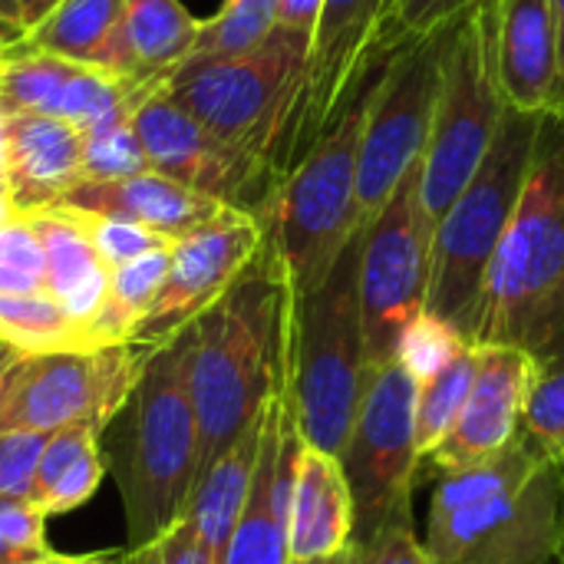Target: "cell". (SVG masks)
<instances>
[{"mask_svg": "<svg viewBox=\"0 0 564 564\" xmlns=\"http://www.w3.org/2000/svg\"><path fill=\"white\" fill-rule=\"evenodd\" d=\"M59 0H20V17H23V26H36Z\"/></svg>", "mask_w": 564, "mask_h": 564, "instance_id": "cell-45", "label": "cell"}, {"mask_svg": "<svg viewBox=\"0 0 564 564\" xmlns=\"http://www.w3.org/2000/svg\"><path fill=\"white\" fill-rule=\"evenodd\" d=\"M50 436L46 433H0V496L30 499L36 469Z\"/></svg>", "mask_w": 564, "mask_h": 564, "instance_id": "cell-37", "label": "cell"}, {"mask_svg": "<svg viewBox=\"0 0 564 564\" xmlns=\"http://www.w3.org/2000/svg\"><path fill=\"white\" fill-rule=\"evenodd\" d=\"M122 7H126V0H59L3 56L53 53V56L73 59V63L102 66V69L119 73Z\"/></svg>", "mask_w": 564, "mask_h": 564, "instance_id": "cell-26", "label": "cell"}, {"mask_svg": "<svg viewBox=\"0 0 564 564\" xmlns=\"http://www.w3.org/2000/svg\"><path fill=\"white\" fill-rule=\"evenodd\" d=\"M423 545L436 564L558 562V466L516 440L486 466L440 476Z\"/></svg>", "mask_w": 564, "mask_h": 564, "instance_id": "cell-3", "label": "cell"}, {"mask_svg": "<svg viewBox=\"0 0 564 564\" xmlns=\"http://www.w3.org/2000/svg\"><path fill=\"white\" fill-rule=\"evenodd\" d=\"M479 3H489V0H400V7H397V43L436 33Z\"/></svg>", "mask_w": 564, "mask_h": 564, "instance_id": "cell-39", "label": "cell"}, {"mask_svg": "<svg viewBox=\"0 0 564 564\" xmlns=\"http://www.w3.org/2000/svg\"><path fill=\"white\" fill-rule=\"evenodd\" d=\"M397 7L400 0H324L311 33L291 165L357 106L383 59L400 46Z\"/></svg>", "mask_w": 564, "mask_h": 564, "instance_id": "cell-14", "label": "cell"}, {"mask_svg": "<svg viewBox=\"0 0 564 564\" xmlns=\"http://www.w3.org/2000/svg\"><path fill=\"white\" fill-rule=\"evenodd\" d=\"M360 238L317 288L291 294L288 397L301 443L327 456L344 449L373 377L360 317Z\"/></svg>", "mask_w": 564, "mask_h": 564, "instance_id": "cell-5", "label": "cell"}, {"mask_svg": "<svg viewBox=\"0 0 564 564\" xmlns=\"http://www.w3.org/2000/svg\"><path fill=\"white\" fill-rule=\"evenodd\" d=\"M30 564H129V549H119V552H96V555H59V552H50L43 558Z\"/></svg>", "mask_w": 564, "mask_h": 564, "instance_id": "cell-43", "label": "cell"}, {"mask_svg": "<svg viewBox=\"0 0 564 564\" xmlns=\"http://www.w3.org/2000/svg\"><path fill=\"white\" fill-rule=\"evenodd\" d=\"M542 119L545 116L506 109L492 149L433 231L426 311L453 324L473 344L486 278L519 208Z\"/></svg>", "mask_w": 564, "mask_h": 564, "instance_id": "cell-7", "label": "cell"}, {"mask_svg": "<svg viewBox=\"0 0 564 564\" xmlns=\"http://www.w3.org/2000/svg\"><path fill=\"white\" fill-rule=\"evenodd\" d=\"M291 284L268 241L188 334V393L198 420V479L288 383Z\"/></svg>", "mask_w": 564, "mask_h": 564, "instance_id": "cell-1", "label": "cell"}, {"mask_svg": "<svg viewBox=\"0 0 564 564\" xmlns=\"http://www.w3.org/2000/svg\"><path fill=\"white\" fill-rule=\"evenodd\" d=\"M291 562H321L354 549V502L337 456L297 449L288 506Z\"/></svg>", "mask_w": 564, "mask_h": 564, "instance_id": "cell-24", "label": "cell"}, {"mask_svg": "<svg viewBox=\"0 0 564 564\" xmlns=\"http://www.w3.org/2000/svg\"><path fill=\"white\" fill-rule=\"evenodd\" d=\"M122 433L109 453L126 509V549L159 542L182 522L198 476V420L188 393V334L149 350L116 416Z\"/></svg>", "mask_w": 564, "mask_h": 564, "instance_id": "cell-4", "label": "cell"}, {"mask_svg": "<svg viewBox=\"0 0 564 564\" xmlns=\"http://www.w3.org/2000/svg\"><path fill=\"white\" fill-rule=\"evenodd\" d=\"M10 294H50L43 248L23 212L0 225V297Z\"/></svg>", "mask_w": 564, "mask_h": 564, "instance_id": "cell-33", "label": "cell"}, {"mask_svg": "<svg viewBox=\"0 0 564 564\" xmlns=\"http://www.w3.org/2000/svg\"><path fill=\"white\" fill-rule=\"evenodd\" d=\"M297 564V562H291ZM301 564H357V552L354 549H347V552H340V555H334V558H321V562H301Z\"/></svg>", "mask_w": 564, "mask_h": 564, "instance_id": "cell-47", "label": "cell"}, {"mask_svg": "<svg viewBox=\"0 0 564 564\" xmlns=\"http://www.w3.org/2000/svg\"><path fill=\"white\" fill-rule=\"evenodd\" d=\"M202 20L182 0H126L119 26V76L165 86L192 56Z\"/></svg>", "mask_w": 564, "mask_h": 564, "instance_id": "cell-25", "label": "cell"}, {"mask_svg": "<svg viewBox=\"0 0 564 564\" xmlns=\"http://www.w3.org/2000/svg\"><path fill=\"white\" fill-rule=\"evenodd\" d=\"M159 86L126 79L102 66L73 63L53 53H13L0 59V109L40 112L93 129L129 116L135 102Z\"/></svg>", "mask_w": 564, "mask_h": 564, "instance_id": "cell-18", "label": "cell"}, {"mask_svg": "<svg viewBox=\"0 0 564 564\" xmlns=\"http://www.w3.org/2000/svg\"><path fill=\"white\" fill-rule=\"evenodd\" d=\"M364 99L367 93L288 169L261 215L268 241L288 274L291 294L317 288L364 231L357 212Z\"/></svg>", "mask_w": 564, "mask_h": 564, "instance_id": "cell-8", "label": "cell"}, {"mask_svg": "<svg viewBox=\"0 0 564 564\" xmlns=\"http://www.w3.org/2000/svg\"><path fill=\"white\" fill-rule=\"evenodd\" d=\"M443 30L403 40L367 89L357 159V212L364 228L380 215L410 169L423 162L440 93Z\"/></svg>", "mask_w": 564, "mask_h": 564, "instance_id": "cell-10", "label": "cell"}, {"mask_svg": "<svg viewBox=\"0 0 564 564\" xmlns=\"http://www.w3.org/2000/svg\"><path fill=\"white\" fill-rule=\"evenodd\" d=\"M354 552L357 564H436L430 558L423 539H416L410 512L387 522L367 545H354Z\"/></svg>", "mask_w": 564, "mask_h": 564, "instance_id": "cell-38", "label": "cell"}, {"mask_svg": "<svg viewBox=\"0 0 564 564\" xmlns=\"http://www.w3.org/2000/svg\"><path fill=\"white\" fill-rule=\"evenodd\" d=\"M129 122L152 172L221 205L254 215H264V208L271 205L278 175L218 139L162 86L135 102Z\"/></svg>", "mask_w": 564, "mask_h": 564, "instance_id": "cell-15", "label": "cell"}, {"mask_svg": "<svg viewBox=\"0 0 564 564\" xmlns=\"http://www.w3.org/2000/svg\"><path fill=\"white\" fill-rule=\"evenodd\" d=\"M149 350L112 344L93 350L23 354L0 387V433H99L122 413Z\"/></svg>", "mask_w": 564, "mask_h": 564, "instance_id": "cell-11", "label": "cell"}, {"mask_svg": "<svg viewBox=\"0 0 564 564\" xmlns=\"http://www.w3.org/2000/svg\"><path fill=\"white\" fill-rule=\"evenodd\" d=\"M0 182H3V178H0Z\"/></svg>", "mask_w": 564, "mask_h": 564, "instance_id": "cell-49", "label": "cell"}, {"mask_svg": "<svg viewBox=\"0 0 564 564\" xmlns=\"http://www.w3.org/2000/svg\"><path fill=\"white\" fill-rule=\"evenodd\" d=\"M476 357L479 350L469 347L459 354L449 367H443L436 377L416 383V449L420 459H426L453 430V423L463 413V403L469 397L473 377H476Z\"/></svg>", "mask_w": 564, "mask_h": 564, "instance_id": "cell-29", "label": "cell"}, {"mask_svg": "<svg viewBox=\"0 0 564 564\" xmlns=\"http://www.w3.org/2000/svg\"><path fill=\"white\" fill-rule=\"evenodd\" d=\"M26 26L20 17V0H0V56L23 40Z\"/></svg>", "mask_w": 564, "mask_h": 564, "instance_id": "cell-42", "label": "cell"}, {"mask_svg": "<svg viewBox=\"0 0 564 564\" xmlns=\"http://www.w3.org/2000/svg\"><path fill=\"white\" fill-rule=\"evenodd\" d=\"M23 354L13 347V344H7V340H0V387H3V380H7V373L13 370V364L20 360Z\"/></svg>", "mask_w": 564, "mask_h": 564, "instance_id": "cell-46", "label": "cell"}, {"mask_svg": "<svg viewBox=\"0 0 564 564\" xmlns=\"http://www.w3.org/2000/svg\"><path fill=\"white\" fill-rule=\"evenodd\" d=\"M519 440L545 463H564V357L535 364Z\"/></svg>", "mask_w": 564, "mask_h": 564, "instance_id": "cell-31", "label": "cell"}, {"mask_svg": "<svg viewBox=\"0 0 564 564\" xmlns=\"http://www.w3.org/2000/svg\"><path fill=\"white\" fill-rule=\"evenodd\" d=\"M129 116H116L86 129L83 182H116V178H129L149 169Z\"/></svg>", "mask_w": 564, "mask_h": 564, "instance_id": "cell-32", "label": "cell"}, {"mask_svg": "<svg viewBox=\"0 0 564 564\" xmlns=\"http://www.w3.org/2000/svg\"><path fill=\"white\" fill-rule=\"evenodd\" d=\"M506 109L492 63L489 3H479L443 30L440 93L420 162V195L433 225L482 165Z\"/></svg>", "mask_w": 564, "mask_h": 564, "instance_id": "cell-9", "label": "cell"}, {"mask_svg": "<svg viewBox=\"0 0 564 564\" xmlns=\"http://www.w3.org/2000/svg\"><path fill=\"white\" fill-rule=\"evenodd\" d=\"M46 516L30 499L0 496V564H30L53 549L43 539Z\"/></svg>", "mask_w": 564, "mask_h": 564, "instance_id": "cell-35", "label": "cell"}, {"mask_svg": "<svg viewBox=\"0 0 564 564\" xmlns=\"http://www.w3.org/2000/svg\"><path fill=\"white\" fill-rule=\"evenodd\" d=\"M469 347H476L466 334H459L453 324L440 321L436 314L423 311L416 317V324L403 334L397 360L403 364V370L423 383L430 377H436L443 367H449L459 354H466Z\"/></svg>", "mask_w": 564, "mask_h": 564, "instance_id": "cell-34", "label": "cell"}, {"mask_svg": "<svg viewBox=\"0 0 564 564\" xmlns=\"http://www.w3.org/2000/svg\"><path fill=\"white\" fill-rule=\"evenodd\" d=\"M433 231L416 165L360 238V317L370 370L397 360L403 334L426 311Z\"/></svg>", "mask_w": 564, "mask_h": 564, "instance_id": "cell-12", "label": "cell"}, {"mask_svg": "<svg viewBox=\"0 0 564 564\" xmlns=\"http://www.w3.org/2000/svg\"><path fill=\"white\" fill-rule=\"evenodd\" d=\"M23 215L30 218L43 248L50 297L83 327L89 347H96L93 327L106 304L112 271L99 258L83 215L66 205H50V208L23 212Z\"/></svg>", "mask_w": 564, "mask_h": 564, "instance_id": "cell-23", "label": "cell"}, {"mask_svg": "<svg viewBox=\"0 0 564 564\" xmlns=\"http://www.w3.org/2000/svg\"><path fill=\"white\" fill-rule=\"evenodd\" d=\"M261 430H264V416L238 443H231L192 489L185 519L192 522L198 542L205 545V552L212 555L215 564H221L225 558L231 532L248 502L258 453H261Z\"/></svg>", "mask_w": 564, "mask_h": 564, "instance_id": "cell-27", "label": "cell"}, {"mask_svg": "<svg viewBox=\"0 0 564 564\" xmlns=\"http://www.w3.org/2000/svg\"><path fill=\"white\" fill-rule=\"evenodd\" d=\"M555 36H558V116L564 119V0H552Z\"/></svg>", "mask_w": 564, "mask_h": 564, "instance_id": "cell-44", "label": "cell"}, {"mask_svg": "<svg viewBox=\"0 0 564 564\" xmlns=\"http://www.w3.org/2000/svg\"><path fill=\"white\" fill-rule=\"evenodd\" d=\"M264 218L245 208H225L202 228L172 241L169 274L132 334L135 347L155 350L205 314L258 258Z\"/></svg>", "mask_w": 564, "mask_h": 564, "instance_id": "cell-16", "label": "cell"}, {"mask_svg": "<svg viewBox=\"0 0 564 564\" xmlns=\"http://www.w3.org/2000/svg\"><path fill=\"white\" fill-rule=\"evenodd\" d=\"M307 50L311 36L278 26L261 46L241 56L182 63L162 89L281 182L291 165Z\"/></svg>", "mask_w": 564, "mask_h": 564, "instance_id": "cell-6", "label": "cell"}, {"mask_svg": "<svg viewBox=\"0 0 564 564\" xmlns=\"http://www.w3.org/2000/svg\"><path fill=\"white\" fill-rule=\"evenodd\" d=\"M69 208V205H66ZM79 212V208H76ZM86 228H89V238L99 251V258L109 264V271L149 254V251H159V248H169L172 241L149 231V228H139V225H129V221H116V218H102V215H89V212H79Z\"/></svg>", "mask_w": 564, "mask_h": 564, "instance_id": "cell-36", "label": "cell"}, {"mask_svg": "<svg viewBox=\"0 0 564 564\" xmlns=\"http://www.w3.org/2000/svg\"><path fill=\"white\" fill-rule=\"evenodd\" d=\"M301 449V433L294 423L288 383L264 410L261 453L251 479L248 502L231 532L221 564H291L288 545V506L294 459Z\"/></svg>", "mask_w": 564, "mask_h": 564, "instance_id": "cell-19", "label": "cell"}, {"mask_svg": "<svg viewBox=\"0 0 564 564\" xmlns=\"http://www.w3.org/2000/svg\"><path fill=\"white\" fill-rule=\"evenodd\" d=\"M492 63L509 109L558 116V36L552 0H489Z\"/></svg>", "mask_w": 564, "mask_h": 564, "instance_id": "cell-20", "label": "cell"}, {"mask_svg": "<svg viewBox=\"0 0 564 564\" xmlns=\"http://www.w3.org/2000/svg\"><path fill=\"white\" fill-rule=\"evenodd\" d=\"M83 152L86 129L40 112H3V188L10 205L40 212L63 202L83 182Z\"/></svg>", "mask_w": 564, "mask_h": 564, "instance_id": "cell-21", "label": "cell"}, {"mask_svg": "<svg viewBox=\"0 0 564 564\" xmlns=\"http://www.w3.org/2000/svg\"><path fill=\"white\" fill-rule=\"evenodd\" d=\"M476 344L564 357V119L545 116L519 208L492 258Z\"/></svg>", "mask_w": 564, "mask_h": 564, "instance_id": "cell-2", "label": "cell"}, {"mask_svg": "<svg viewBox=\"0 0 564 564\" xmlns=\"http://www.w3.org/2000/svg\"><path fill=\"white\" fill-rule=\"evenodd\" d=\"M56 205H69V208H79L89 215L129 221V225L149 228L169 241L185 238L188 231L202 228L205 221H212L215 215L231 208V205L198 195L152 169L129 175V178H116V182H79Z\"/></svg>", "mask_w": 564, "mask_h": 564, "instance_id": "cell-22", "label": "cell"}, {"mask_svg": "<svg viewBox=\"0 0 564 564\" xmlns=\"http://www.w3.org/2000/svg\"><path fill=\"white\" fill-rule=\"evenodd\" d=\"M558 486H562V555H558V564H564V463H558Z\"/></svg>", "mask_w": 564, "mask_h": 564, "instance_id": "cell-48", "label": "cell"}, {"mask_svg": "<svg viewBox=\"0 0 564 564\" xmlns=\"http://www.w3.org/2000/svg\"><path fill=\"white\" fill-rule=\"evenodd\" d=\"M102 476H106V456L99 449V430L69 426L50 433L30 502L40 506L46 519L66 516L96 496Z\"/></svg>", "mask_w": 564, "mask_h": 564, "instance_id": "cell-28", "label": "cell"}, {"mask_svg": "<svg viewBox=\"0 0 564 564\" xmlns=\"http://www.w3.org/2000/svg\"><path fill=\"white\" fill-rule=\"evenodd\" d=\"M274 30H278V0H225L215 17L202 20L198 40L185 63L241 56L261 46Z\"/></svg>", "mask_w": 564, "mask_h": 564, "instance_id": "cell-30", "label": "cell"}, {"mask_svg": "<svg viewBox=\"0 0 564 564\" xmlns=\"http://www.w3.org/2000/svg\"><path fill=\"white\" fill-rule=\"evenodd\" d=\"M337 463L354 502V545H367L387 522L410 512L423 459L416 449V380L400 360L373 370Z\"/></svg>", "mask_w": 564, "mask_h": 564, "instance_id": "cell-13", "label": "cell"}, {"mask_svg": "<svg viewBox=\"0 0 564 564\" xmlns=\"http://www.w3.org/2000/svg\"><path fill=\"white\" fill-rule=\"evenodd\" d=\"M324 0H278V26L311 36L317 26Z\"/></svg>", "mask_w": 564, "mask_h": 564, "instance_id": "cell-41", "label": "cell"}, {"mask_svg": "<svg viewBox=\"0 0 564 564\" xmlns=\"http://www.w3.org/2000/svg\"><path fill=\"white\" fill-rule=\"evenodd\" d=\"M129 564H215L212 555L205 552V545L198 542L192 522L182 516V522H175L159 542L129 552Z\"/></svg>", "mask_w": 564, "mask_h": 564, "instance_id": "cell-40", "label": "cell"}, {"mask_svg": "<svg viewBox=\"0 0 564 564\" xmlns=\"http://www.w3.org/2000/svg\"><path fill=\"white\" fill-rule=\"evenodd\" d=\"M476 377L449 436L423 459L436 476L466 473L502 456L522 430L535 364L519 347L476 344Z\"/></svg>", "mask_w": 564, "mask_h": 564, "instance_id": "cell-17", "label": "cell"}]
</instances>
